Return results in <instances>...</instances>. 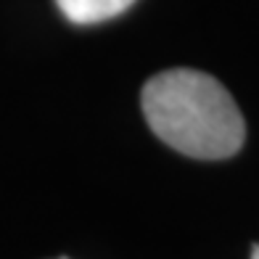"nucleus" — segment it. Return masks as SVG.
Instances as JSON below:
<instances>
[{"label": "nucleus", "mask_w": 259, "mask_h": 259, "mask_svg": "<svg viewBox=\"0 0 259 259\" xmlns=\"http://www.w3.org/2000/svg\"><path fill=\"white\" fill-rule=\"evenodd\" d=\"M140 103L148 127L185 156L228 159L243 146L241 109L211 74L196 69L159 72L143 85Z\"/></svg>", "instance_id": "f257e3e1"}, {"label": "nucleus", "mask_w": 259, "mask_h": 259, "mask_svg": "<svg viewBox=\"0 0 259 259\" xmlns=\"http://www.w3.org/2000/svg\"><path fill=\"white\" fill-rule=\"evenodd\" d=\"M135 0H56L58 11L72 24H98L124 14Z\"/></svg>", "instance_id": "f03ea898"}, {"label": "nucleus", "mask_w": 259, "mask_h": 259, "mask_svg": "<svg viewBox=\"0 0 259 259\" xmlns=\"http://www.w3.org/2000/svg\"><path fill=\"white\" fill-rule=\"evenodd\" d=\"M251 259H259V246H254V251H251Z\"/></svg>", "instance_id": "7ed1b4c3"}]
</instances>
